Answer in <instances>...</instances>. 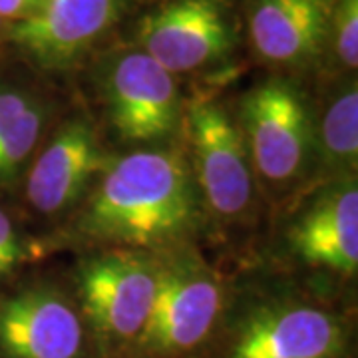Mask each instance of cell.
<instances>
[{
  "label": "cell",
  "instance_id": "6da1fadb",
  "mask_svg": "<svg viewBox=\"0 0 358 358\" xmlns=\"http://www.w3.org/2000/svg\"><path fill=\"white\" fill-rule=\"evenodd\" d=\"M195 187L178 150L134 152L103 171L82 229L128 245H159L192 225Z\"/></svg>",
  "mask_w": 358,
  "mask_h": 358
},
{
  "label": "cell",
  "instance_id": "7a4b0ae2",
  "mask_svg": "<svg viewBox=\"0 0 358 358\" xmlns=\"http://www.w3.org/2000/svg\"><path fill=\"white\" fill-rule=\"evenodd\" d=\"M243 141L249 159L268 181H289L313 152V122L291 82L268 78L243 100Z\"/></svg>",
  "mask_w": 358,
  "mask_h": 358
},
{
  "label": "cell",
  "instance_id": "3957f363",
  "mask_svg": "<svg viewBox=\"0 0 358 358\" xmlns=\"http://www.w3.org/2000/svg\"><path fill=\"white\" fill-rule=\"evenodd\" d=\"M138 42L176 76L223 60L233 50L235 30L221 0H171L141 18Z\"/></svg>",
  "mask_w": 358,
  "mask_h": 358
},
{
  "label": "cell",
  "instance_id": "277c9868",
  "mask_svg": "<svg viewBox=\"0 0 358 358\" xmlns=\"http://www.w3.org/2000/svg\"><path fill=\"white\" fill-rule=\"evenodd\" d=\"M108 115L124 140L154 141L178 126L181 98L176 76L145 52H124L103 72Z\"/></svg>",
  "mask_w": 358,
  "mask_h": 358
},
{
  "label": "cell",
  "instance_id": "5b68a950",
  "mask_svg": "<svg viewBox=\"0 0 358 358\" xmlns=\"http://www.w3.org/2000/svg\"><path fill=\"white\" fill-rule=\"evenodd\" d=\"M159 268L129 253L90 259L80 271L84 310L100 333L138 338L154 308Z\"/></svg>",
  "mask_w": 358,
  "mask_h": 358
},
{
  "label": "cell",
  "instance_id": "8992f818",
  "mask_svg": "<svg viewBox=\"0 0 358 358\" xmlns=\"http://www.w3.org/2000/svg\"><path fill=\"white\" fill-rule=\"evenodd\" d=\"M126 0H40L30 18L14 22L8 38L46 70L78 62L124 13Z\"/></svg>",
  "mask_w": 358,
  "mask_h": 358
},
{
  "label": "cell",
  "instance_id": "52a82bcc",
  "mask_svg": "<svg viewBox=\"0 0 358 358\" xmlns=\"http://www.w3.org/2000/svg\"><path fill=\"white\" fill-rule=\"evenodd\" d=\"M197 185L211 209L233 217L247 209L253 195L251 159L243 136L215 102H197L189 112Z\"/></svg>",
  "mask_w": 358,
  "mask_h": 358
},
{
  "label": "cell",
  "instance_id": "ba28073f",
  "mask_svg": "<svg viewBox=\"0 0 358 358\" xmlns=\"http://www.w3.org/2000/svg\"><path fill=\"white\" fill-rule=\"evenodd\" d=\"M221 308V289L207 268L178 263L159 268L154 308L140 345L152 352H183L211 333Z\"/></svg>",
  "mask_w": 358,
  "mask_h": 358
},
{
  "label": "cell",
  "instance_id": "9c48e42d",
  "mask_svg": "<svg viewBox=\"0 0 358 358\" xmlns=\"http://www.w3.org/2000/svg\"><path fill=\"white\" fill-rule=\"evenodd\" d=\"M82 322L52 291H24L0 303V346L10 358H78Z\"/></svg>",
  "mask_w": 358,
  "mask_h": 358
},
{
  "label": "cell",
  "instance_id": "30bf717a",
  "mask_svg": "<svg viewBox=\"0 0 358 358\" xmlns=\"http://www.w3.org/2000/svg\"><path fill=\"white\" fill-rule=\"evenodd\" d=\"M102 166L96 131L84 117H74L60 126L36 157L26 181V197L44 215L58 213L88 189Z\"/></svg>",
  "mask_w": 358,
  "mask_h": 358
},
{
  "label": "cell",
  "instance_id": "8fae6325",
  "mask_svg": "<svg viewBox=\"0 0 358 358\" xmlns=\"http://www.w3.org/2000/svg\"><path fill=\"white\" fill-rule=\"evenodd\" d=\"M331 0H249V34L257 54L273 64H305L331 34Z\"/></svg>",
  "mask_w": 358,
  "mask_h": 358
},
{
  "label": "cell",
  "instance_id": "7c38bea8",
  "mask_svg": "<svg viewBox=\"0 0 358 358\" xmlns=\"http://www.w3.org/2000/svg\"><path fill=\"white\" fill-rule=\"evenodd\" d=\"M343 329L333 315L310 307L277 308L251 320L231 358H334Z\"/></svg>",
  "mask_w": 358,
  "mask_h": 358
},
{
  "label": "cell",
  "instance_id": "4fadbf2b",
  "mask_svg": "<svg viewBox=\"0 0 358 358\" xmlns=\"http://www.w3.org/2000/svg\"><path fill=\"white\" fill-rule=\"evenodd\" d=\"M291 243L310 265L355 275L358 268V189L345 183L324 193L294 223Z\"/></svg>",
  "mask_w": 358,
  "mask_h": 358
},
{
  "label": "cell",
  "instance_id": "5bb4252c",
  "mask_svg": "<svg viewBox=\"0 0 358 358\" xmlns=\"http://www.w3.org/2000/svg\"><path fill=\"white\" fill-rule=\"evenodd\" d=\"M320 150L327 166L355 171L358 162V92L346 84L327 108L320 124Z\"/></svg>",
  "mask_w": 358,
  "mask_h": 358
},
{
  "label": "cell",
  "instance_id": "9a60e30c",
  "mask_svg": "<svg viewBox=\"0 0 358 358\" xmlns=\"http://www.w3.org/2000/svg\"><path fill=\"white\" fill-rule=\"evenodd\" d=\"M44 122L46 110L36 100L10 128L0 134V181L13 179L22 169L38 145Z\"/></svg>",
  "mask_w": 358,
  "mask_h": 358
},
{
  "label": "cell",
  "instance_id": "2e32d148",
  "mask_svg": "<svg viewBox=\"0 0 358 358\" xmlns=\"http://www.w3.org/2000/svg\"><path fill=\"white\" fill-rule=\"evenodd\" d=\"M331 30L341 62L355 70L358 66V0H336L331 13Z\"/></svg>",
  "mask_w": 358,
  "mask_h": 358
},
{
  "label": "cell",
  "instance_id": "e0dca14e",
  "mask_svg": "<svg viewBox=\"0 0 358 358\" xmlns=\"http://www.w3.org/2000/svg\"><path fill=\"white\" fill-rule=\"evenodd\" d=\"M34 102L36 98L26 90L0 88V134L10 128Z\"/></svg>",
  "mask_w": 358,
  "mask_h": 358
},
{
  "label": "cell",
  "instance_id": "ac0fdd59",
  "mask_svg": "<svg viewBox=\"0 0 358 358\" xmlns=\"http://www.w3.org/2000/svg\"><path fill=\"white\" fill-rule=\"evenodd\" d=\"M20 257H22V247L14 231L13 221L0 209V277L6 275L20 261Z\"/></svg>",
  "mask_w": 358,
  "mask_h": 358
},
{
  "label": "cell",
  "instance_id": "d6986e66",
  "mask_svg": "<svg viewBox=\"0 0 358 358\" xmlns=\"http://www.w3.org/2000/svg\"><path fill=\"white\" fill-rule=\"evenodd\" d=\"M40 0H0V18L10 20V22H20L30 18L38 10Z\"/></svg>",
  "mask_w": 358,
  "mask_h": 358
},
{
  "label": "cell",
  "instance_id": "ffe728a7",
  "mask_svg": "<svg viewBox=\"0 0 358 358\" xmlns=\"http://www.w3.org/2000/svg\"><path fill=\"white\" fill-rule=\"evenodd\" d=\"M2 26H4V20H2V18H0V30H2Z\"/></svg>",
  "mask_w": 358,
  "mask_h": 358
}]
</instances>
